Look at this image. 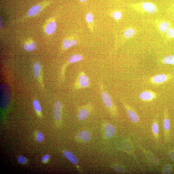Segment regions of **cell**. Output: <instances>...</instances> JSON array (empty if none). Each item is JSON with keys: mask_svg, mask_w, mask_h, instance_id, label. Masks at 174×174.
<instances>
[{"mask_svg": "<svg viewBox=\"0 0 174 174\" xmlns=\"http://www.w3.org/2000/svg\"><path fill=\"white\" fill-rule=\"evenodd\" d=\"M1 107L2 109H5L9 106L11 99V92L9 86L3 84L1 87Z\"/></svg>", "mask_w": 174, "mask_h": 174, "instance_id": "cell-1", "label": "cell"}, {"mask_svg": "<svg viewBox=\"0 0 174 174\" xmlns=\"http://www.w3.org/2000/svg\"><path fill=\"white\" fill-rule=\"evenodd\" d=\"M49 1H45L32 7L28 10L27 14L23 18V19L29 17H33L39 14L49 4Z\"/></svg>", "mask_w": 174, "mask_h": 174, "instance_id": "cell-2", "label": "cell"}, {"mask_svg": "<svg viewBox=\"0 0 174 174\" xmlns=\"http://www.w3.org/2000/svg\"><path fill=\"white\" fill-rule=\"evenodd\" d=\"M90 84L89 79L86 74L81 72L77 78L75 87L77 89L85 88L88 87Z\"/></svg>", "mask_w": 174, "mask_h": 174, "instance_id": "cell-3", "label": "cell"}, {"mask_svg": "<svg viewBox=\"0 0 174 174\" xmlns=\"http://www.w3.org/2000/svg\"><path fill=\"white\" fill-rule=\"evenodd\" d=\"M142 12L150 14H154L156 13L157 9L155 5L150 2H142L141 5Z\"/></svg>", "mask_w": 174, "mask_h": 174, "instance_id": "cell-4", "label": "cell"}, {"mask_svg": "<svg viewBox=\"0 0 174 174\" xmlns=\"http://www.w3.org/2000/svg\"><path fill=\"white\" fill-rule=\"evenodd\" d=\"M103 85L101 86L102 97L103 101L106 106L108 108H111L113 106V103L112 100L107 92L104 90Z\"/></svg>", "mask_w": 174, "mask_h": 174, "instance_id": "cell-5", "label": "cell"}, {"mask_svg": "<svg viewBox=\"0 0 174 174\" xmlns=\"http://www.w3.org/2000/svg\"><path fill=\"white\" fill-rule=\"evenodd\" d=\"M56 24L55 21L53 19H50L46 23L45 26V32L49 35L53 34L56 31Z\"/></svg>", "mask_w": 174, "mask_h": 174, "instance_id": "cell-6", "label": "cell"}, {"mask_svg": "<svg viewBox=\"0 0 174 174\" xmlns=\"http://www.w3.org/2000/svg\"><path fill=\"white\" fill-rule=\"evenodd\" d=\"M125 107L128 117L131 122L133 123L138 122L139 120L138 114L128 105H125Z\"/></svg>", "mask_w": 174, "mask_h": 174, "instance_id": "cell-7", "label": "cell"}, {"mask_svg": "<svg viewBox=\"0 0 174 174\" xmlns=\"http://www.w3.org/2000/svg\"><path fill=\"white\" fill-rule=\"evenodd\" d=\"M156 94L150 91H146L142 92L140 94V98L144 101H150L156 97Z\"/></svg>", "mask_w": 174, "mask_h": 174, "instance_id": "cell-8", "label": "cell"}, {"mask_svg": "<svg viewBox=\"0 0 174 174\" xmlns=\"http://www.w3.org/2000/svg\"><path fill=\"white\" fill-rule=\"evenodd\" d=\"M169 79L168 76L164 74L157 75L152 77L151 82L155 84H162L167 81Z\"/></svg>", "mask_w": 174, "mask_h": 174, "instance_id": "cell-9", "label": "cell"}, {"mask_svg": "<svg viewBox=\"0 0 174 174\" xmlns=\"http://www.w3.org/2000/svg\"><path fill=\"white\" fill-rule=\"evenodd\" d=\"M170 26V23L166 20H162L158 23L157 27L160 32L163 34L166 33Z\"/></svg>", "mask_w": 174, "mask_h": 174, "instance_id": "cell-10", "label": "cell"}, {"mask_svg": "<svg viewBox=\"0 0 174 174\" xmlns=\"http://www.w3.org/2000/svg\"><path fill=\"white\" fill-rule=\"evenodd\" d=\"M64 155L73 164L75 165L77 164L78 162L77 158L73 152L69 151H65L64 152Z\"/></svg>", "mask_w": 174, "mask_h": 174, "instance_id": "cell-11", "label": "cell"}, {"mask_svg": "<svg viewBox=\"0 0 174 174\" xmlns=\"http://www.w3.org/2000/svg\"><path fill=\"white\" fill-rule=\"evenodd\" d=\"M23 47L26 51H31L36 49V46L33 40L29 39L25 42L23 45Z\"/></svg>", "mask_w": 174, "mask_h": 174, "instance_id": "cell-12", "label": "cell"}, {"mask_svg": "<svg viewBox=\"0 0 174 174\" xmlns=\"http://www.w3.org/2000/svg\"><path fill=\"white\" fill-rule=\"evenodd\" d=\"M115 133L114 126L111 124H107L105 126V134L108 138H111Z\"/></svg>", "mask_w": 174, "mask_h": 174, "instance_id": "cell-13", "label": "cell"}, {"mask_svg": "<svg viewBox=\"0 0 174 174\" xmlns=\"http://www.w3.org/2000/svg\"><path fill=\"white\" fill-rule=\"evenodd\" d=\"M77 138L85 142H88L91 139V135L87 131H84L80 132L77 135Z\"/></svg>", "mask_w": 174, "mask_h": 174, "instance_id": "cell-14", "label": "cell"}, {"mask_svg": "<svg viewBox=\"0 0 174 174\" xmlns=\"http://www.w3.org/2000/svg\"><path fill=\"white\" fill-rule=\"evenodd\" d=\"M77 43V41L76 39L71 40L69 39H67L63 41V46L64 49H67L76 45Z\"/></svg>", "mask_w": 174, "mask_h": 174, "instance_id": "cell-15", "label": "cell"}, {"mask_svg": "<svg viewBox=\"0 0 174 174\" xmlns=\"http://www.w3.org/2000/svg\"><path fill=\"white\" fill-rule=\"evenodd\" d=\"M89 114V111L86 108H82L79 111L78 115V118L80 120L86 119Z\"/></svg>", "mask_w": 174, "mask_h": 174, "instance_id": "cell-16", "label": "cell"}, {"mask_svg": "<svg viewBox=\"0 0 174 174\" xmlns=\"http://www.w3.org/2000/svg\"><path fill=\"white\" fill-rule=\"evenodd\" d=\"M83 57L80 55L75 54L71 56L68 58V62L70 64L80 62L83 60Z\"/></svg>", "mask_w": 174, "mask_h": 174, "instance_id": "cell-17", "label": "cell"}, {"mask_svg": "<svg viewBox=\"0 0 174 174\" xmlns=\"http://www.w3.org/2000/svg\"><path fill=\"white\" fill-rule=\"evenodd\" d=\"M136 33V31L134 28H129L124 31V36L127 39H130L134 36Z\"/></svg>", "mask_w": 174, "mask_h": 174, "instance_id": "cell-18", "label": "cell"}, {"mask_svg": "<svg viewBox=\"0 0 174 174\" xmlns=\"http://www.w3.org/2000/svg\"><path fill=\"white\" fill-rule=\"evenodd\" d=\"M33 68L35 77L36 78H39L40 77L41 69L40 65L39 63H35L33 65Z\"/></svg>", "mask_w": 174, "mask_h": 174, "instance_id": "cell-19", "label": "cell"}, {"mask_svg": "<svg viewBox=\"0 0 174 174\" xmlns=\"http://www.w3.org/2000/svg\"><path fill=\"white\" fill-rule=\"evenodd\" d=\"M162 61L163 63L165 64L174 65V55L166 56L163 58Z\"/></svg>", "mask_w": 174, "mask_h": 174, "instance_id": "cell-20", "label": "cell"}, {"mask_svg": "<svg viewBox=\"0 0 174 174\" xmlns=\"http://www.w3.org/2000/svg\"><path fill=\"white\" fill-rule=\"evenodd\" d=\"M166 33L168 38L169 39L174 38V27L170 26L167 30Z\"/></svg>", "mask_w": 174, "mask_h": 174, "instance_id": "cell-21", "label": "cell"}, {"mask_svg": "<svg viewBox=\"0 0 174 174\" xmlns=\"http://www.w3.org/2000/svg\"><path fill=\"white\" fill-rule=\"evenodd\" d=\"M33 106L38 113H40L41 111V108L40 104L38 100H35L33 103Z\"/></svg>", "mask_w": 174, "mask_h": 174, "instance_id": "cell-22", "label": "cell"}, {"mask_svg": "<svg viewBox=\"0 0 174 174\" xmlns=\"http://www.w3.org/2000/svg\"><path fill=\"white\" fill-rule=\"evenodd\" d=\"M163 128L166 131L169 130L170 128V121L167 118L164 119L163 121Z\"/></svg>", "mask_w": 174, "mask_h": 174, "instance_id": "cell-23", "label": "cell"}, {"mask_svg": "<svg viewBox=\"0 0 174 174\" xmlns=\"http://www.w3.org/2000/svg\"><path fill=\"white\" fill-rule=\"evenodd\" d=\"M61 109L55 108L54 110V113L55 118L56 120H59L61 117Z\"/></svg>", "mask_w": 174, "mask_h": 174, "instance_id": "cell-24", "label": "cell"}, {"mask_svg": "<svg viewBox=\"0 0 174 174\" xmlns=\"http://www.w3.org/2000/svg\"><path fill=\"white\" fill-rule=\"evenodd\" d=\"M36 138L37 141L39 142V143H41V142H43L44 140V135L41 132H38L36 134Z\"/></svg>", "mask_w": 174, "mask_h": 174, "instance_id": "cell-25", "label": "cell"}, {"mask_svg": "<svg viewBox=\"0 0 174 174\" xmlns=\"http://www.w3.org/2000/svg\"><path fill=\"white\" fill-rule=\"evenodd\" d=\"M112 16L115 20H119L122 17V13L120 11H116L113 13Z\"/></svg>", "mask_w": 174, "mask_h": 174, "instance_id": "cell-26", "label": "cell"}, {"mask_svg": "<svg viewBox=\"0 0 174 174\" xmlns=\"http://www.w3.org/2000/svg\"><path fill=\"white\" fill-rule=\"evenodd\" d=\"M152 131L154 134H155V135L157 136V135L159 134V126H158L156 122H154L152 125Z\"/></svg>", "mask_w": 174, "mask_h": 174, "instance_id": "cell-27", "label": "cell"}, {"mask_svg": "<svg viewBox=\"0 0 174 174\" xmlns=\"http://www.w3.org/2000/svg\"><path fill=\"white\" fill-rule=\"evenodd\" d=\"M87 22L89 23H92L93 20V16L91 13H88L86 16Z\"/></svg>", "mask_w": 174, "mask_h": 174, "instance_id": "cell-28", "label": "cell"}, {"mask_svg": "<svg viewBox=\"0 0 174 174\" xmlns=\"http://www.w3.org/2000/svg\"><path fill=\"white\" fill-rule=\"evenodd\" d=\"M114 169L116 172H123L125 171L124 167L120 165H115L114 167Z\"/></svg>", "mask_w": 174, "mask_h": 174, "instance_id": "cell-29", "label": "cell"}, {"mask_svg": "<svg viewBox=\"0 0 174 174\" xmlns=\"http://www.w3.org/2000/svg\"><path fill=\"white\" fill-rule=\"evenodd\" d=\"M18 161L21 164H25L27 162L26 158L22 155L19 156L18 157Z\"/></svg>", "mask_w": 174, "mask_h": 174, "instance_id": "cell-30", "label": "cell"}, {"mask_svg": "<svg viewBox=\"0 0 174 174\" xmlns=\"http://www.w3.org/2000/svg\"><path fill=\"white\" fill-rule=\"evenodd\" d=\"M171 167L169 165L166 166L163 169V173L165 174H169L171 172Z\"/></svg>", "mask_w": 174, "mask_h": 174, "instance_id": "cell-31", "label": "cell"}, {"mask_svg": "<svg viewBox=\"0 0 174 174\" xmlns=\"http://www.w3.org/2000/svg\"><path fill=\"white\" fill-rule=\"evenodd\" d=\"M50 156L49 155H46L42 158V162L43 163H46L50 159Z\"/></svg>", "mask_w": 174, "mask_h": 174, "instance_id": "cell-32", "label": "cell"}, {"mask_svg": "<svg viewBox=\"0 0 174 174\" xmlns=\"http://www.w3.org/2000/svg\"><path fill=\"white\" fill-rule=\"evenodd\" d=\"M55 108L61 109L62 107V104L60 102H56L55 104Z\"/></svg>", "mask_w": 174, "mask_h": 174, "instance_id": "cell-33", "label": "cell"}, {"mask_svg": "<svg viewBox=\"0 0 174 174\" xmlns=\"http://www.w3.org/2000/svg\"><path fill=\"white\" fill-rule=\"evenodd\" d=\"M170 157L172 160L174 161V152H172L170 154Z\"/></svg>", "mask_w": 174, "mask_h": 174, "instance_id": "cell-34", "label": "cell"}, {"mask_svg": "<svg viewBox=\"0 0 174 174\" xmlns=\"http://www.w3.org/2000/svg\"><path fill=\"white\" fill-rule=\"evenodd\" d=\"M80 1L82 2H86V0H80Z\"/></svg>", "mask_w": 174, "mask_h": 174, "instance_id": "cell-35", "label": "cell"}]
</instances>
